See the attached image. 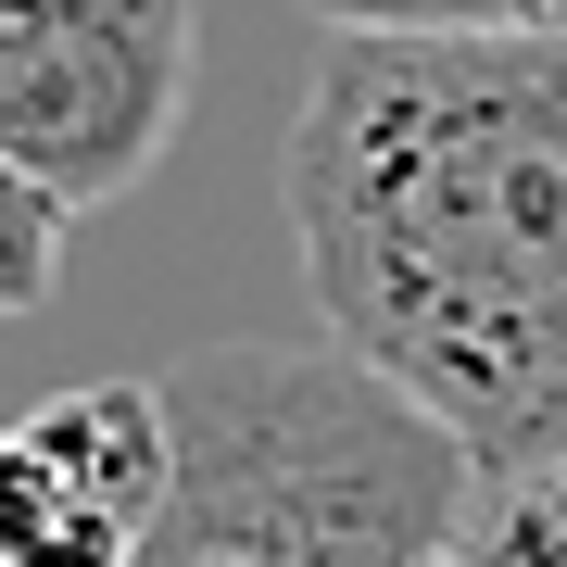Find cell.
Listing matches in <instances>:
<instances>
[{"instance_id":"1","label":"cell","mask_w":567,"mask_h":567,"mask_svg":"<svg viewBox=\"0 0 567 567\" xmlns=\"http://www.w3.org/2000/svg\"><path fill=\"white\" fill-rule=\"evenodd\" d=\"M328 353L480 480L567 466V39H328L278 152Z\"/></svg>"},{"instance_id":"2","label":"cell","mask_w":567,"mask_h":567,"mask_svg":"<svg viewBox=\"0 0 567 567\" xmlns=\"http://www.w3.org/2000/svg\"><path fill=\"white\" fill-rule=\"evenodd\" d=\"M177 480L126 567H442L480 517V466L353 353L215 341L164 365Z\"/></svg>"},{"instance_id":"3","label":"cell","mask_w":567,"mask_h":567,"mask_svg":"<svg viewBox=\"0 0 567 567\" xmlns=\"http://www.w3.org/2000/svg\"><path fill=\"white\" fill-rule=\"evenodd\" d=\"M189 114V0H0V164L63 215L140 189Z\"/></svg>"},{"instance_id":"4","label":"cell","mask_w":567,"mask_h":567,"mask_svg":"<svg viewBox=\"0 0 567 567\" xmlns=\"http://www.w3.org/2000/svg\"><path fill=\"white\" fill-rule=\"evenodd\" d=\"M177 480L164 379H89L0 429V567H126Z\"/></svg>"},{"instance_id":"5","label":"cell","mask_w":567,"mask_h":567,"mask_svg":"<svg viewBox=\"0 0 567 567\" xmlns=\"http://www.w3.org/2000/svg\"><path fill=\"white\" fill-rule=\"evenodd\" d=\"M328 39H567V0H303Z\"/></svg>"},{"instance_id":"6","label":"cell","mask_w":567,"mask_h":567,"mask_svg":"<svg viewBox=\"0 0 567 567\" xmlns=\"http://www.w3.org/2000/svg\"><path fill=\"white\" fill-rule=\"evenodd\" d=\"M454 555L466 567H567V466L555 480H492Z\"/></svg>"},{"instance_id":"7","label":"cell","mask_w":567,"mask_h":567,"mask_svg":"<svg viewBox=\"0 0 567 567\" xmlns=\"http://www.w3.org/2000/svg\"><path fill=\"white\" fill-rule=\"evenodd\" d=\"M63 215L39 177H13V164H0V316H39L51 290H63Z\"/></svg>"},{"instance_id":"8","label":"cell","mask_w":567,"mask_h":567,"mask_svg":"<svg viewBox=\"0 0 567 567\" xmlns=\"http://www.w3.org/2000/svg\"><path fill=\"white\" fill-rule=\"evenodd\" d=\"M442 567H466V555H442Z\"/></svg>"}]
</instances>
